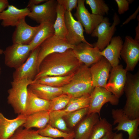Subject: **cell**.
Listing matches in <instances>:
<instances>
[{"instance_id": "obj_1", "label": "cell", "mask_w": 139, "mask_h": 139, "mask_svg": "<svg viewBox=\"0 0 139 139\" xmlns=\"http://www.w3.org/2000/svg\"><path fill=\"white\" fill-rule=\"evenodd\" d=\"M82 64L72 49L54 53L46 57L41 63L34 80L45 76H65L74 72Z\"/></svg>"}, {"instance_id": "obj_2", "label": "cell", "mask_w": 139, "mask_h": 139, "mask_svg": "<svg viewBox=\"0 0 139 139\" xmlns=\"http://www.w3.org/2000/svg\"><path fill=\"white\" fill-rule=\"evenodd\" d=\"M62 88L63 93L71 98L90 95L93 86L89 68L81 64L75 72L71 81Z\"/></svg>"}, {"instance_id": "obj_3", "label": "cell", "mask_w": 139, "mask_h": 139, "mask_svg": "<svg viewBox=\"0 0 139 139\" xmlns=\"http://www.w3.org/2000/svg\"><path fill=\"white\" fill-rule=\"evenodd\" d=\"M126 100L123 111L128 118L133 120L139 118V73L133 75L127 73L124 88Z\"/></svg>"}, {"instance_id": "obj_4", "label": "cell", "mask_w": 139, "mask_h": 139, "mask_svg": "<svg viewBox=\"0 0 139 139\" xmlns=\"http://www.w3.org/2000/svg\"><path fill=\"white\" fill-rule=\"evenodd\" d=\"M33 82L24 79L11 82V88L8 90L7 102L12 107L15 114L24 115L28 86Z\"/></svg>"}, {"instance_id": "obj_5", "label": "cell", "mask_w": 139, "mask_h": 139, "mask_svg": "<svg viewBox=\"0 0 139 139\" xmlns=\"http://www.w3.org/2000/svg\"><path fill=\"white\" fill-rule=\"evenodd\" d=\"M120 22L119 16L115 13L113 17V22L111 25L107 17L104 18L101 22L95 28L91 34L92 37L98 38L93 45L101 51L109 44L116 29V26Z\"/></svg>"}, {"instance_id": "obj_6", "label": "cell", "mask_w": 139, "mask_h": 139, "mask_svg": "<svg viewBox=\"0 0 139 139\" xmlns=\"http://www.w3.org/2000/svg\"><path fill=\"white\" fill-rule=\"evenodd\" d=\"M58 4L57 0H47L42 4L32 6L29 8L30 12L28 16L40 24H54L56 18Z\"/></svg>"}, {"instance_id": "obj_7", "label": "cell", "mask_w": 139, "mask_h": 139, "mask_svg": "<svg viewBox=\"0 0 139 139\" xmlns=\"http://www.w3.org/2000/svg\"><path fill=\"white\" fill-rule=\"evenodd\" d=\"M31 51L29 45L13 43L3 51L5 64L9 67L16 69L26 61Z\"/></svg>"}, {"instance_id": "obj_8", "label": "cell", "mask_w": 139, "mask_h": 139, "mask_svg": "<svg viewBox=\"0 0 139 139\" xmlns=\"http://www.w3.org/2000/svg\"><path fill=\"white\" fill-rule=\"evenodd\" d=\"M111 114L114 121L113 124L117 125L113 129L117 131H123L128 135V139H137L138 134L139 118L129 119L124 112L123 109H113Z\"/></svg>"}, {"instance_id": "obj_9", "label": "cell", "mask_w": 139, "mask_h": 139, "mask_svg": "<svg viewBox=\"0 0 139 139\" xmlns=\"http://www.w3.org/2000/svg\"><path fill=\"white\" fill-rule=\"evenodd\" d=\"M113 105H117L119 99L106 89L96 87L90 95V101L87 115L97 113L100 116L102 108L106 103Z\"/></svg>"}, {"instance_id": "obj_10", "label": "cell", "mask_w": 139, "mask_h": 139, "mask_svg": "<svg viewBox=\"0 0 139 139\" xmlns=\"http://www.w3.org/2000/svg\"><path fill=\"white\" fill-rule=\"evenodd\" d=\"M74 46L68 44L66 39L54 34L48 38L39 46L37 57L38 71L41 63L47 56L54 53L64 52L73 49Z\"/></svg>"}, {"instance_id": "obj_11", "label": "cell", "mask_w": 139, "mask_h": 139, "mask_svg": "<svg viewBox=\"0 0 139 139\" xmlns=\"http://www.w3.org/2000/svg\"><path fill=\"white\" fill-rule=\"evenodd\" d=\"M39 46L32 51L28 59L13 74V81L26 79L34 80L38 72L37 57Z\"/></svg>"}, {"instance_id": "obj_12", "label": "cell", "mask_w": 139, "mask_h": 139, "mask_svg": "<svg viewBox=\"0 0 139 139\" xmlns=\"http://www.w3.org/2000/svg\"><path fill=\"white\" fill-rule=\"evenodd\" d=\"M72 49L79 62L88 67L103 57L100 50L89 43L81 42L74 46Z\"/></svg>"}, {"instance_id": "obj_13", "label": "cell", "mask_w": 139, "mask_h": 139, "mask_svg": "<svg viewBox=\"0 0 139 139\" xmlns=\"http://www.w3.org/2000/svg\"><path fill=\"white\" fill-rule=\"evenodd\" d=\"M120 56L126 64L125 70L127 72L133 71L139 60V41L130 36H126Z\"/></svg>"}, {"instance_id": "obj_14", "label": "cell", "mask_w": 139, "mask_h": 139, "mask_svg": "<svg viewBox=\"0 0 139 139\" xmlns=\"http://www.w3.org/2000/svg\"><path fill=\"white\" fill-rule=\"evenodd\" d=\"M85 0H78L77 6L74 16L85 29L86 34H91L102 21L103 16L90 13L86 8Z\"/></svg>"}, {"instance_id": "obj_15", "label": "cell", "mask_w": 139, "mask_h": 139, "mask_svg": "<svg viewBox=\"0 0 139 139\" xmlns=\"http://www.w3.org/2000/svg\"><path fill=\"white\" fill-rule=\"evenodd\" d=\"M127 72L121 65L112 68L106 89L119 99L124 92Z\"/></svg>"}, {"instance_id": "obj_16", "label": "cell", "mask_w": 139, "mask_h": 139, "mask_svg": "<svg viewBox=\"0 0 139 139\" xmlns=\"http://www.w3.org/2000/svg\"><path fill=\"white\" fill-rule=\"evenodd\" d=\"M65 19L67 30L65 39L68 43L74 46L82 42L88 43L84 36L83 27L75 19L71 12L65 11Z\"/></svg>"}, {"instance_id": "obj_17", "label": "cell", "mask_w": 139, "mask_h": 139, "mask_svg": "<svg viewBox=\"0 0 139 139\" xmlns=\"http://www.w3.org/2000/svg\"><path fill=\"white\" fill-rule=\"evenodd\" d=\"M112 68L109 62L103 57L89 68L94 88L99 87L106 89Z\"/></svg>"}, {"instance_id": "obj_18", "label": "cell", "mask_w": 139, "mask_h": 139, "mask_svg": "<svg viewBox=\"0 0 139 139\" xmlns=\"http://www.w3.org/2000/svg\"><path fill=\"white\" fill-rule=\"evenodd\" d=\"M41 26L32 27L29 25L23 18L16 26L12 39L13 43L28 45L32 41Z\"/></svg>"}, {"instance_id": "obj_19", "label": "cell", "mask_w": 139, "mask_h": 139, "mask_svg": "<svg viewBox=\"0 0 139 139\" xmlns=\"http://www.w3.org/2000/svg\"><path fill=\"white\" fill-rule=\"evenodd\" d=\"M6 9L0 13L1 25L4 27H16L22 19L28 15L30 12L29 8L19 9L13 5H9Z\"/></svg>"}, {"instance_id": "obj_20", "label": "cell", "mask_w": 139, "mask_h": 139, "mask_svg": "<svg viewBox=\"0 0 139 139\" xmlns=\"http://www.w3.org/2000/svg\"><path fill=\"white\" fill-rule=\"evenodd\" d=\"M26 116L20 114L15 118L9 119L0 112V139H9L17 129L22 126L25 122Z\"/></svg>"}, {"instance_id": "obj_21", "label": "cell", "mask_w": 139, "mask_h": 139, "mask_svg": "<svg viewBox=\"0 0 139 139\" xmlns=\"http://www.w3.org/2000/svg\"><path fill=\"white\" fill-rule=\"evenodd\" d=\"M123 43L122 39L119 36L114 37L109 44L101 51V55L108 60L112 68L119 65Z\"/></svg>"}, {"instance_id": "obj_22", "label": "cell", "mask_w": 139, "mask_h": 139, "mask_svg": "<svg viewBox=\"0 0 139 139\" xmlns=\"http://www.w3.org/2000/svg\"><path fill=\"white\" fill-rule=\"evenodd\" d=\"M28 88L38 97L49 101L63 93L62 87H53L34 81Z\"/></svg>"}, {"instance_id": "obj_23", "label": "cell", "mask_w": 139, "mask_h": 139, "mask_svg": "<svg viewBox=\"0 0 139 139\" xmlns=\"http://www.w3.org/2000/svg\"><path fill=\"white\" fill-rule=\"evenodd\" d=\"M90 97V95H88L78 98H71L68 103L64 109L59 111L49 112L50 117H63L76 110L88 108Z\"/></svg>"}, {"instance_id": "obj_24", "label": "cell", "mask_w": 139, "mask_h": 139, "mask_svg": "<svg viewBox=\"0 0 139 139\" xmlns=\"http://www.w3.org/2000/svg\"><path fill=\"white\" fill-rule=\"evenodd\" d=\"M50 104V101L38 97L28 88V95L24 115L27 116L41 111H48Z\"/></svg>"}, {"instance_id": "obj_25", "label": "cell", "mask_w": 139, "mask_h": 139, "mask_svg": "<svg viewBox=\"0 0 139 139\" xmlns=\"http://www.w3.org/2000/svg\"><path fill=\"white\" fill-rule=\"evenodd\" d=\"M87 115L82 119L78 125L75 135V139H88L94 126L101 118L97 113Z\"/></svg>"}, {"instance_id": "obj_26", "label": "cell", "mask_w": 139, "mask_h": 139, "mask_svg": "<svg viewBox=\"0 0 139 139\" xmlns=\"http://www.w3.org/2000/svg\"><path fill=\"white\" fill-rule=\"evenodd\" d=\"M50 119L49 111H43L37 112L26 116L25 122L22 127L27 129L33 127L42 129L47 125Z\"/></svg>"}, {"instance_id": "obj_27", "label": "cell", "mask_w": 139, "mask_h": 139, "mask_svg": "<svg viewBox=\"0 0 139 139\" xmlns=\"http://www.w3.org/2000/svg\"><path fill=\"white\" fill-rule=\"evenodd\" d=\"M40 27L32 41L29 44L31 51L38 47L54 33L53 24L46 23L40 24Z\"/></svg>"}, {"instance_id": "obj_28", "label": "cell", "mask_w": 139, "mask_h": 139, "mask_svg": "<svg viewBox=\"0 0 139 139\" xmlns=\"http://www.w3.org/2000/svg\"><path fill=\"white\" fill-rule=\"evenodd\" d=\"M65 11L63 6L58 3L56 18L53 24V28L54 31V35L66 39L67 30L65 22Z\"/></svg>"}, {"instance_id": "obj_29", "label": "cell", "mask_w": 139, "mask_h": 139, "mask_svg": "<svg viewBox=\"0 0 139 139\" xmlns=\"http://www.w3.org/2000/svg\"><path fill=\"white\" fill-rule=\"evenodd\" d=\"M75 72L65 76H45L34 81L38 83L53 87H62L71 81L73 77Z\"/></svg>"}, {"instance_id": "obj_30", "label": "cell", "mask_w": 139, "mask_h": 139, "mask_svg": "<svg viewBox=\"0 0 139 139\" xmlns=\"http://www.w3.org/2000/svg\"><path fill=\"white\" fill-rule=\"evenodd\" d=\"M112 125L105 118H100L94 126L88 139H101L112 131Z\"/></svg>"}, {"instance_id": "obj_31", "label": "cell", "mask_w": 139, "mask_h": 139, "mask_svg": "<svg viewBox=\"0 0 139 139\" xmlns=\"http://www.w3.org/2000/svg\"><path fill=\"white\" fill-rule=\"evenodd\" d=\"M40 135L54 138L62 137L64 139H73L75 134L74 132L68 133L63 131L48 124L44 128L38 130Z\"/></svg>"}, {"instance_id": "obj_32", "label": "cell", "mask_w": 139, "mask_h": 139, "mask_svg": "<svg viewBox=\"0 0 139 139\" xmlns=\"http://www.w3.org/2000/svg\"><path fill=\"white\" fill-rule=\"evenodd\" d=\"M9 139H58L41 135L38 130L23 128L22 126L18 128L13 135Z\"/></svg>"}, {"instance_id": "obj_33", "label": "cell", "mask_w": 139, "mask_h": 139, "mask_svg": "<svg viewBox=\"0 0 139 139\" xmlns=\"http://www.w3.org/2000/svg\"><path fill=\"white\" fill-rule=\"evenodd\" d=\"M85 2L89 6L93 14L103 16L109 10V7L102 0H86Z\"/></svg>"}, {"instance_id": "obj_34", "label": "cell", "mask_w": 139, "mask_h": 139, "mask_svg": "<svg viewBox=\"0 0 139 139\" xmlns=\"http://www.w3.org/2000/svg\"><path fill=\"white\" fill-rule=\"evenodd\" d=\"M71 97L63 93L50 101L49 112L60 110L64 109L68 103Z\"/></svg>"}, {"instance_id": "obj_35", "label": "cell", "mask_w": 139, "mask_h": 139, "mask_svg": "<svg viewBox=\"0 0 139 139\" xmlns=\"http://www.w3.org/2000/svg\"><path fill=\"white\" fill-rule=\"evenodd\" d=\"M88 111V108H84L71 113L65 117H66L70 126L73 127L87 115Z\"/></svg>"}, {"instance_id": "obj_36", "label": "cell", "mask_w": 139, "mask_h": 139, "mask_svg": "<svg viewBox=\"0 0 139 139\" xmlns=\"http://www.w3.org/2000/svg\"><path fill=\"white\" fill-rule=\"evenodd\" d=\"M49 123L53 127L63 131L67 132L69 130L63 117H50Z\"/></svg>"}, {"instance_id": "obj_37", "label": "cell", "mask_w": 139, "mask_h": 139, "mask_svg": "<svg viewBox=\"0 0 139 139\" xmlns=\"http://www.w3.org/2000/svg\"><path fill=\"white\" fill-rule=\"evenodd\" d=\"M58 3L64 8L65 11L71 12L77 7L78 0H57Z\"/></svg>"}, {"instance_id": "obj_38", "label": "cell", "mask_w": 139, "mask_h": 139, "mask_svg": "<svg viewBox=\"0 0 139 139\" xmlns=\"http://www.w3.org/2000/svg\"><path fill=\"white\" fill-rule=\"evenodd\" d=\"M118 6V12L121 14L127 11L129 8L130 1L126 0H115Z\"/></svg>"}, {"instance_id": "obj_39", "label": "cell", "mask_w": 139, "mask_h": 139, "mask_svg": "<svg viewBox=\"0 0 139 139\" xmlns=\"http://www.w3.org/2000/svg\"><path fill=\"white\" fill-rule=\"evenodd\" d=\"M139 6L137 8L135 12L131 15L130 16L123 24V25H124L128 23L130 21L136 18L137 15L139 12Z\"/></svg>"}, {"instance_id": "obj_40", "label": "cell", "mask_w": 139, "mask_h": 139, "mask_svg": "<svg viewBox=\"0 0 139 139\" xmlns=\"http://www.w3.org/2000/svg\"><path fill=\"white\" fill-rule=\"evenodd\" d=\"M47 0H30L28 3L27 7L29 8L33 5H37L38 4L46 1Z\"/></svg>"}, {"instance_id": "obj_41", "label": "cell", "mask_w": 139, "mask_h": 139, "mask_svg": "<svg viewBox=\"0 0 139 139\" xmlns=\"http://www.w3.org/2000/svg\"><path fill=\"white\" fill-rule=\"evenodd\" d=\"M9 5L7 0H0V13L5 10Z\"/></svg>"}, {"instance_id": "obj_42", "label": "cell", "mask_w": 139, "mask_h": 139, "mask_svg": "<svg viewBox=\"0 0 139 139\" xmlns=\"http://www.w3.org/2000/svg\"><path fill=\"white\" fill-rule=\"evenodd\" d=\"M115 133L112 131L106 135L101 139H113Z\"/></svg>"}, {"instance_id": "obj_43", "label": "cell", "mask_w": 139, "mask_h": 139, "mask_svg": "<svg viewBox=\"0 0 139 139\" xmlns=\"http://www.w3.org/2000/svg\"><path fill=\"white\" fill-rule=\"evenodd\" d=\"M136 36L135 39V40L139 41V24L136 28Z\"/></svg>"}, {"instance_id": "obj_44", "label": "cell", "mask_w": 139, "mask_h": 139, "mask_svg": "<svg viewBox=\"0 0 139 139\" xmlns=\"http://www.w3.org/2000/svg\"><path fill=\"white\" fill-rule=\"evenodd\" d=\"M113 139H123L122 133H115Z\"/></svg>"}, {"instance_id": "obj_45", "label": "cell", "mask_w": 139, "mask_h": 139, "mask_svg": "<svg viewBox=\"0 0 139 139\" xmlns=\"http://www.w3.org/2000/svg\"><path fill=\"white\" fill-rule=\"evenodd\" d=\"M3 50L0 49V55L3 53Z\"/></svg>"}, {"instance_id": "obj_46", "label": "cell", "mask_w": 139, "mask_h": 139, "mask_svg": "<svg viewBox=\"0 0 139 139\" xmlns=\"http://www.w3.org/2000/svg\"><path fill=\"white\" fill-rule=\"evenodd\" d=\"M1 67H0V74H1Z\"/></svg>"}, {"instance_id": "obj_47", "label": "cell", "mask_w": 139, "mask_h": 139, "mask_svg": "<svg viewBox=\"0 0 139 139\" xmlns=\"http://www.w3.org/2000/svg\"><path fill=\"white\" fill-rule=\"evenodd\" d=\"M137 139H139V138H138Z\"/></svg>"}]
</instances>
